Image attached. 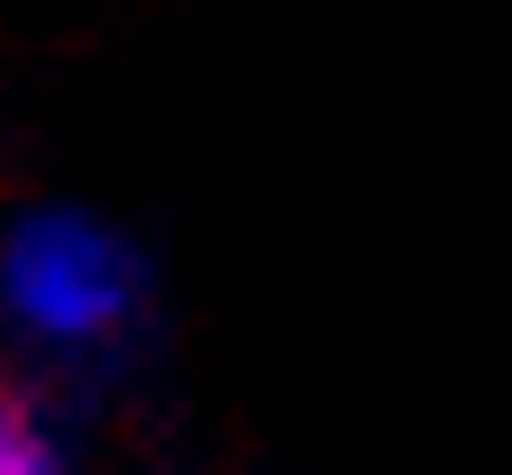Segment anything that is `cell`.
I'll list each match as a JSON object with an SVG mask.
<instances>
[{
	"mask_svg": "<svg viewBox=\"0 0 512 475\" xmlns=\"http://www.w3.org/2000/svg\"><path fill=\"white\" fill-rule=\"evenodd\" d=\"M147 302V265L119 229L83 220V211H28L0 238V311L46 348H101L138 320Z\"/></svg>",
	"mask_w": 512,
	"mask_h": 475,
	"instance_id": "obj_1",
	"label": "cell"
},
{
	"mask_svg": "<svg viewBox=\"0 0 512 475\" xmlns=\"http://www.w3.org/2000/svg\"><path fill=\"white\" fill-rule=\"evenodd\" d=\"M0 475H55L46 421L28 412V402H10V393H0Z\"/></svg>",
	"mask_w": 512,
	"mask_h": 475,
	"instance_id": "obj_2",
	"label": "cell"
}]
</instances>
